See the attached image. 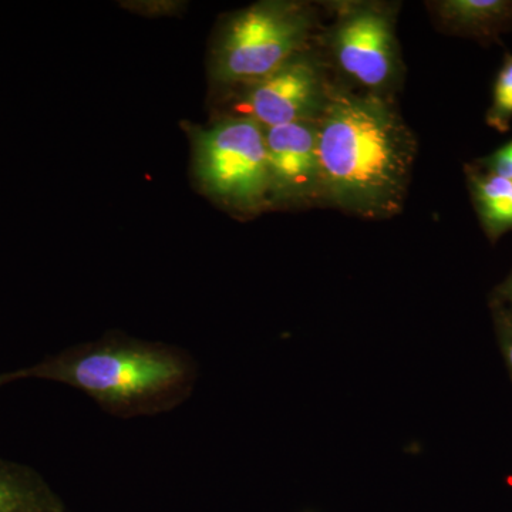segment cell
<instances>
[{"instance_id": "cell-15", "label": "cell", "mask_w": 512, "mask_h": 512, "mask_svg": "<svg viewBox=\"0 0 512 512\" xmlns=\"http://www.w3.org/2000/svg\"><path fill=\"white\" fill-rule=\"evenodd\" d=\"M64 512H66V511H64Z\"/></svg>"}, {"instance_id": "cell-12", "label": "cell", "mask_w": 512, "mask_h": 512, "mask_svg": "<svg viewBox=\"0 0 512 512\" xmlns=\"http://www.w3.org/2000/svg\"><path fill=\"white\" fill-rule=\"evenodd\" d=\"M478 167L487 173L512 181V141L491 156L483 158Z\"/></svg>"}, {"instance_id": "cell-1", "label": "cell", "mask_w": 512, "mask_h": 512, "mask_svg": "<svg viewBox=\"0 0 512 512\" xmlns=\"http://www.w3.org/2000/svg\"><path fill=\"white\" fill-rule=\"evenodd\" d=\"M318 144L322 201L372 220L402 211L417 141L387 96L333 86Z\"/></svg>"}, {"instance_id": "cell-8", "label": "cell", "mask_w": 512, "mask_h": 512, "mask_svg": "<svg viewBox=\"0 0 512 512\" xmlns=\"http://www.w3.org/2000/svg\"><path fill=\"white\" fill-rule=\"evenodd\" d=\"M433 6L443 28L461 36L497 42L512 25V0H444Z\"/></svg>"}, {"instance_id": "cell-10", "label": "cell", "mask_w": 512, "mask_h": 512, "mask_svg": "<svg viewBox=\"0 0 512 512\" xmlns=\"http://www.w3.org/2000/svg\"><path fill=\"white\" fill-rule=\"evenodd\" d=\"M466 175L478 220L487 237L495 241L512 231V181L467 165Z\"/></svg>"}, {"instance_id": "cell-6", "label": "cell", "mask_w": 512, "mask_h": 512, "mask_svg": "<svg viewBox=\"0 0 512 512\" xmlns=\"http://www.w3.org/2000/svg\"><path fill=\"white\" fill-rule=\"evenodd\" d=\"M332 87L322 60L308 49L268 76L225 92L220 114L247 117L264 128L318 121Z\"/></svg>"}, {"instance_id": "cell-9", "label": "cell", "mask_w": 512, "mask_h": 512, "mask_svg": "<svg viewBox=\"0 0 512 512\" xmlns=\"http://www.w3.org/2000/svg\"><path fill=\"white\" fill-rule=\"evenodd\" d=\"M0 512H64V508L36 470L0 458Z\"/></svg>"}, {"instance_id": "cell-14", "label": "cell", "mask_w": 512, "mask_h": 512, "mask_svg": "<svg viewBox=\"0 0 512 512\" xmlns=\"http://www.w3.org/2000/svg\"><path fill=\"white\" fill-rule=\"evenodd\" d=\"M504 295L507 296L508 301L512 303V276L510 281H508L504 286Z\"/></svg>"}, {"instance_id": "cell-4", "label": "cell", "mask_w": 512, "mask_h": 512, "mask_svg": "<svg viewBox=\"0 0 512 512\" xmlns=\"http://www.w3.org/2000/svg\"><path fill=\"white\" fill-rule=\"evenodd\" d=\"M187 133L192 175L205 197L245 217L271 210L264 127L247 117L218 114Z\"/></svg>"}, {"instance_id": "cell-3", "label": "cell", "mask_w": 512, "mask_h": 512, "mask_svg": "<svg viewBox=\"0 0 512 512\" xmlns=\"http://www.w3.org/2000/svg\"><path fill=\"white\" fill-rule=\"evenodd\" d=\"M316 15L308 3L266 0L232 13L212 40L208 72L217 89L255 82L312 49Z\"/></svg>"}, {"instance_id": "cell-13", "label": "cell", "mask_w": 512, "mask_h": 512, "mask_svg": "<svg viewBox=\"0 0 512 512\" xmlns=\"http://www.w3.org/2000/svg\"><path fill=\"white\" fill-rule=\"evenodd\" d=\"M505 355H507L508 363H510L512 369V329L508 332L507 338H505Z\"/></svg>"}, {"instance_id": "cell-11", "label": "cell", "mask_w": 512, "mask_h": 512, "mask_svg": "<svg viewBox=\"0 0 512 512\" xmlns=\"http://www.w3.org/2000/svg\"><path fill=\"white\" fill-rule=\"evenodd\" d=\"M488 126L505 133L510 130L512 121V55L505 56L503 67L498 72L494 84L493 103L488 109Z\"/></svg>"}, {"instance_id": "cell-2", "label": "cell", "mask_w": 512, "mask_h": 512, "mask_svg": "<svg viewBox=\"0 0 512 512\" xmlns=\"http://www.w3.org/2000/svg\"><path fill=\"white\" fill-rule=\"evenodd\" d=\"M194 360L184 350L111 335L64 349L33 365L0 373V387L45 380L92 397L113 416L140 417L180 406L194 390Z\"/></svg>"}, {"instance_id": "cell-5", "label": "cell", "mask_w": 512, "mask_h": 512, "mask_svg": "<svg viewBox=\"0 0 512 512\" xmlns=\"http://www.w3.org/2000/svg\"><path fill=\"white\" fill-rule=\"evenodd\" d=\"M326 33L333 63L363 92L387 96L400 76L394 10L376 2L339 3Z\"/></svg>"}, {"instance_id": "cell-7", "label": "cell", "mask_w": 512, "mask_h": 512, "mask_svg": "<svg viewBox=\"0 0 512 512\" xmlns=\"http://www.w3.org/2000/svg\"><path fill=\"white\" fill-rule=\"evenodd\" d=\"M271 210L322 201L318 121L265 128Z\"/></svg>"}]
</instances>
